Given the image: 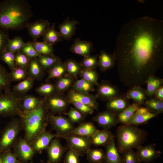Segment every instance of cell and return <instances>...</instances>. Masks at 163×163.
<instances>
[{
  "label": "cell",
  "mask_w": 163,
  "mask_h": 163,
  "mask_svg": "<svg viewBox=\"0 0 163 163\" xmlns=\"http://www.w3.org/2000/svg\"><path fill=\"white\" fill-rule=\"evenodd\" d=\"M113 55L125 86L130 89L145 84L163 65V21L144 16L124 24Z\"/></svg>",
  "instance_id": "obj_1"
},
{
  "label": "cell",
  "mask_w": 163,
  "mask_h": 163,
  "mask_svg": "<svg viewBox=\"0 0 163 163\" xmlns=\"http://www.w3.org/2000/svg\"><path fill=\"white\" fill-rule=\"evenodd\" d=\"M33 15L30 4L26 0L0 1V27L9 30L26 28Z\"/></svg>",
  "instance_id": "obj_2"
},
{
  "label": "cell",
  "mask_w": 163,
  "mask_h": 163,
  "mask_svg": "<svg viewBox=\"0 0 163 163\" xmlns=\"http://www.w3.org/2000/svg\"><path fill=\"white\" fill-rule=\"evenodd\" d=\"M49 112L44 101L36 109L30 111L23 112L20 119L22 130L24 132V139L30 145L38 136L46 130L49 124Z\"/></svg>",
  "instance_id": "obj_3"
},
{
  "label": "cell",
  "mask_w": 163,
  "mask_h": 163,
  "mask_svg": "<svg viewBox=\"0 0 163 163\" xmlns=\"http://www.w3.org/2000/svg\"><path fill=\"white\" fill-rule=\"evenodd\" d=\"M147 135L146 132L136 126L123 124L117 129L116 138L117 149L119 153L134 149L142 145Z\"/></svg>",
  "instance_id": "obj_4"
},
{
  "label": "cell",
  "mask_w": 163,
  "mask_h": 163,
  "mask_svg": "<svg viewBox=\"0 0 163 163\" xmlns=\"http://www.w3.org/2000/svg\"><path fill=\"white\" fill-rule=\"evenodd\" d=\"M22 97L13 91L0 93V115L21 118L23 114L21 107Z\"/></svg>",
  "instance_id": "obj_5"
},
{
  "label": "cell",
  "mask_w": 163,
  "mask_h": 163,
  "mask_svg": "<svg viewBox=\"0 0 163 163\" xmlns=\"http://www.w3.org/2000/svg\"><path fill=\"white\" fill-rule=\"evenodd\" d=\"M22 130L20 119H13L7 124L0 136V153L11 150Z\"/></svg>",
  "instance_id": "obj_6"
},
{
  "label": "cell",
  "mask_w": 163,
  "mask_h": 163,
  "mask_svg": "<svg viewBox=\"0 0 163 163\" xmlns=\"http://www.w3.org/2000/svg\"><path fill=\"white\" fill-rule=\"evenodd\" d=\"M44 104L50 113L65 114L70 104L67 96L63 94L56 93L43 98Z\"/></svg>",
  "instance_id": "obj_7"
},
{
  "label": "cell",
  "mask_w": 163,
  "mask_h": 163,
  "mask_svg": "<svg viewBox=\"0 0 163 163\" xmlns=\"http://www.w3.org/2000/svg\"><path fill=\"white\" fill-rule=\"evenodd\" d=\"M48 120L52 129L56 131L59 138H64L71 133L75 127L68 118L61 115L56 116L49 112Z\"/></svg>",
  "instance_id": "obj_8"
},
{
  "label": "cell",
  "mask_w": 163,
  "mask_h": 163,
  "mask_svg": "<svg viewBox=\"0 0 163 163\" xmlns=\"http://www.w3.org/2000/svg\"><path fill=\"white\" fill-rule=\"evenodd\" d=\"M64 139L66 141L68 149L75 151L80 156L86 154L92 145L90 137L70 133Z\"/></svg>",
  "instance_id": "obj_9"
},
{
  "label": "cell",
  "mask_w": 163,
  "mask_h": 163,
  "mask_svg": "<svg viewBox=\"0 0 163 163\" xmlns=\"http://www.w3.org/2000/svg\"><path fill=\"white\" fill-rule=\"evenodd\" d=\"M13 148V154L21 163L31 161L36 153L31 146L21 137L18 138Z\"/></svg>",
  "instance_id": "obj_10"
},
{
  "label": "cell",
  "mask_w": 163,
  "mask_h": 163,
  "mask_svg": "<svg viewBox=\"0 0 163 163\" xmlns=\"http://www.w3.org/2000/svg\"><path fill=\"white\" fill-rule=\"evenodd\" d=\"M59 137L54 138L46 149L47 163H58L61 161L64 153L68 148L61 143Z\"/></svg>",
  "instance_id": "obj_11"
},
{
  "label": "cell",
  "mask_w": 163,
  "mask_h": 163,
  "mask_svg": "<svg viewBox=\"0 0 163 163\" xmlns=\"http://www.w3.org/2000/svg\"><path fill=\"white\" fill-rule=\"evenodd\" d=\"M97 99L102 101H108L119 95V91L115 86L107 81H104L97 86Z\"/></svg>",
  "instance_id": "obj_12"
},
{
  "label": "cell",
  "mask_w": 163,
  "mask_h": 163,
  "mask_svg": "<svg viewBox=\"0 0 163 163\" xmlns=\"http://www.w3.org/2000/svg\"><path fill=\"white\" fill-rule=\"evenodd\" d=\"M67 96L69 100L79 101L98 110L99 105L96 95L80 93L72 89L69 91Z\"/></svg>",
  "instance_id": "obj_13"
},
{
  "label": "cell",
  "mask_w": 163,
  "mask_h": 163,
  "mask_svg": "<svg viewBox=\"0 0 163 163\" xmlns=\"http://www.w3.org/2000/svg\"><path fill=\"white\" fill-rule=\"evenodd\" d=\"M92 120L104 129L108 130L118 123L116 115L108 109L99 112Z\"/></svg>",
  "instance_id": "obj_14"
},
{
  "label": "cell",
  "mask_w": 163,
  "mask_h": 163,
  "mask_svg": "<svg viewBox=\"0 0 163 163\" xmlns=\"http://www.w3.org/2000/svg\"><path fill=\"white\" fill-rule=\"evenodd\" d=\"M59 137L57 135L45 130L42 132L33 142L31 146L35 153L41 154L46 150L52 140L55 138Z\"/></svg>",
  "instance_id": "obj_15"
},
{
  "label": "cell",
  "mask_w": 163,
  "mask_h": 163,
  "mask_svg": "<svg viewBox=\"0 0 163 163\" xmlns=\"http://www.w3.org/2000/svg\"><path fill=\"white\" fill-rule=\"evenodd\" d=\"M50 24L48 21L41 19L32 22H29L26 28L27 30L29 36L33 40L36 41L42 36Z\"/></svg>",
  "instance_id": "obj_16"
},
{
  "label": "cell",
  "mask_w": 163,
  "mask_h": 163,
  "mask_svg": "<svg viewBox=\"0 0 163 163\" xmlns=\"http://www.w3.org/2000/svg\"><path fill=\"white\" fill-rule=\"evenodd\" d=\"M136 152L140 161L145 163H150L158 158L161 152L156 150L154 145H142L137 149Z\"/></svg>",
  "instance_id": "obj_17"
},
{
  "label": "cell",
  "mask_w": 163,
  "mask_h": 163,
  "mask_svg": "<svg viewBox=\"0 0 163 163\" xmlns=\"http://www.w3.org/2000/svg\"><path fill=\"white\" fill-rule=\"evenodd\" d=\"M129 100L126 98V94L119 95L108 101L106 104V107L117 116L131 105Z\"/></svg>",
  "instance_id": "obj_18"
},
{
  "label": "cell",
  "mask_w": 163,
  "mask_h": 163,
  "mask_svg": "<svg viewBox=\"0 0 163 163\" xmlns=\"http://www.w3.org/2000/svg\"><path fill=\"white\" fill-rule=\"evenodd\" d=\"M92 45L90 41L76 38L71 46L70 50L74 53L85 57L90 55L93 50Z\"/></svg>",
  "instance_id": "obj_19"
},
{
  "label": "cell",
  "mask_w": 163,
  "mask_h": 163,
  "mask_svg": "<svg viewBox=\"0 0 163 163\" xmlns=\"http://www.w3.org/2000/svg\"><path fill=\"white\" fill-rule=\"evenodd\" d=\"M105 147L104 161L106 163H123L122 156L116 147L114 137Z\"/></svg>",
  "instance_id": "obj_20"
},
{
  "label": "cell",
  "mask_w": 163,
  "mask_h": 163,
  "mask_svg": "<svg viewBox=\"0 0 163 163\" xmlns=\"http://www.w3.org/2000/svg\"><path fill=\"white\" fill-rule=\"evenodd\" d=\"M79 23L74 19L65 20L59 27V32L62 38L66 40L71 39L75 34L76 25Z\"/></svg>",
  "instance_id": "obj_21"
},
{
  "label": "cell",
  "mask_w": 163,
  "mask_h": 163,
  "mask_svg": "<svg viewBox=\"0 0 163 163\" xmlns=\"http://www.w3.org/2000/svg\"><path fill=\"white\" fill-rule=\"evenodd\" d=\"M27 70L28 77L34 80L41 81L45 75V70L40 65L37 58L30 59Z\"/></svg>",
  "instance_id": "obj_22"
},
{
  "label": "cell",
  "mask_w": 163,
  "mask_h": 163,
  "mask_svg": "<svg viewBox=\"0 0 163 163\" xmlns=\"http://www.w3.org/2000/svg\"><path fill=\"white\" fill-rule=\"evenodd\" d=\"M43 102V98L26 94L22 97L21 109L24 112L30 111L39 107Z\"/></svg>",
  "instance_id": "obj_23"
},
{
  "label": "cell",
  "mask_w": 163,
  "mask_h": 163,
  "mask_svg": "<svg viewBox=\"0 0 163 163\" xmlns=\"http://www.w3.org/2000/svg\"><path fill=\"white\" fill-rule=\"evenodd\" d=\"M98 130L92 122H82L78 126L75 127L71 133L91 137Z\"/></svg>",
  "instance_id": "obj_24"
},
{
  "label": "cell",
  "mask_w": 163,
  "mask_h": 163,
  "mask_svg": "<svg viewBox=\"0 0 163 163\" xmlns=\"http://www.w3.org/2000/svg\"><path fill=\"white\" fill-rule=\"evenodd\" d=\"M113 137L111 132L109 130H98L91 137V143L95 146H105Z\"/></svg>",
  "instance_id": "obj_25"
},
{
  "label": "cell",
  "mask_w": 163,
  "mask_h": 163,
  "mask_svg": "<svg viewBox=\"0 0 163 163\" xmlns=\"http://www.w3.org/2000/svg\"><path fill=\"white\" fill-rule=\"evenodd\" d=\"M126 96L128 99H132L135 103L140 106L143 104L147 97L145 90L139 86H135L129 89Z\"/></svg>",
  "instance_id": "obj_26"
},
{
  "label": "cell",
  "mask_w": 163,
  "mask_h": 163,
  "mask_svg": "<svg viewBox=\"0 0 163 163\" xmlns=\"http://www.w3.org/2000/svg\"><path fill=\"white\" fill-rule=\"evenodd\" d=\"M98 66L100 70L105 72L113 68L115 64L113 55L101 50L98 56Z\"/></svg>",
  "instance_id": "obj_27"
},
{
  "label": "cell",
  "mask_w": 163,
  "mask_h": 163,
  "mask_svg": "<svg viewBox=\"0 0 163 163\" xmlns=\"http://www.w3.org/2000/svg\"><path fill=\"white\" fill-rule=\"evenodd\" d=\"M55 25L53 24L47 28L42 36L43 41L52 46L62 40L59 32L55 29Z\"/></svg>",
  "instance_id": "obj_28"
},
{
  "label": "cell",
  "mask_w": 163,
  "mask_h": 163,
  "mask_svg": "<svg viewBox=\"0 0 163 163\" xmlns=\"http://www.w3.org/2000/svg\"><path fill=\"white\" fill-rule=\"evenodd\" d=\"M34 81V79L28 77L14 86L13 91L18 95L23 97L33 87Z\"/></svg>",
  "instance_id": "obj_29"
},
{
  "label": "cell",
  "mask_w": 163,
  "mask_h": 163,
  "mask_svg": "<svg viewBox=\"0 0 163 163\" xmlns=\"http://www.w3.org/2000/svg\"><path fill=\"white\" fill-rule=\"evenodd\" d=\"M74 82V78L67 74L57 78L55 84L57 93L63 94L72 87Z\"/></svg>",
  "instance_id": "obj_30"
},
{
  "label": "cell",
  "mask_w": 163,
  "mask_h": 163,
  "mask_svg": "<svg viewBox=\"0 0 163 163\" xmlns=\"http://www.w3.org/2000/svg\"><path fill=\"white\" fill-rule=\"evenodd\" d=\"M163 80L161 78L155 76L149 77L146 82L147 86L145 91L147 97H152L156 91L163 86Z\"/></svg>",
  "instance_id": "obj_31"
},
{
  "label": "cell",
  "mask_w": 163,
  "mask_h": 163,
  "mask_svg": "<svg viewBox=\"0 0 163 163\" xmlns=\"http://www.w3.org/2000/svg\"><path fill=\"white\" fill-rule=\"evenodd\" d=\"M140 106L134 103L117 115L118 123L128 125L138 107Z\"/></svg>",
  "instance_id": "obj_32"
},
{
  "label": "cell",
  "mask_w": 163,
  "mask_h": 163,
  "mask_svg": "<svg viewBox=\"0 0 163 163\" xmlns=\"http://www.w3.org/2000/svg\"><path fill=\"white\" fill-rule=\"evenodd\" d=\"M47 72L48 75L45 80L46 82L51 79L59 78L67 73L65 64L61 61L56 63Z\"/></svg>",
  "instance_id": "obj_33"
},
{
  "label": "cell",
  "mask_w": 163,
  "mask_h": 163,
  "mask_svg": "<svg viewBox=\"0 0 163 163\" xmlns=\"http://www.w3.org/2000/svg\"><path fill=\"white\" fill-rule=\"evenodd\" d=\"M94 85L90 82L81 78L74 82L72 87L76 91L82 94H89L94 91Z\"/></svg>",
  "instance_id": "obj_34"
},
{
  "label": "cell",
  "mask_w": 163,
  "mask_h": 163,
  "mask_svg": "<svg viewBox=\"0 0 163 163\" xmlns=\"http://www.w3.org/2000/svg\"><path fill=\"white\" fill-rule=\"evenodd\" d=\"M29 42L40 55H54L53 46L49 45L43 41L33 40Z\"/></svg>",
  "instance_id": "obj_35"
},
{
  "label": "cell",
  "mask_w": 163,
  "mask_h": 163,
  "mask_svg": "<svg viewBox=\"0 0 163 163\" xmlns=\"http://www.w3.org/2000/svg\"><path fill=\"white\" fill-rule=\"evenodd\" d=\"M86 155L89 163H103L105 161V152L100 149H90Z\"/></svg>",
  "instance_id": "obj_36"
},
{
  "label": "cell",
  "mask_w": 163,
  "mask_h": 163,
  "mask_svg": "<svg viewBox=\"0 0 163 163\" xmlns=\"http://www.w3.org/2000/svg\"><path fill=\"white\" fill-rule=\"evenodd\" d=\"M37 60L41 67L47 71L56 63L61 61L59 57L55 55H40L37 58Z\"/></svg>",
  "instance_id": "obj_37"
},
{
  "label": "cell",
  "mask_w": 163,
  "mask_h": 163,
  "mask_svg": "<svg viewBox=\"0 0 163 163\" xmlns=\"http://www.w3.org/2000/svg\"><path fill=\"white\" fill-rule=\"evenodd\" d=\"M143 104L151 113L159 114L163 112V101L155 97H152L147 98Z\"/></svg>",
  "instance_id": "obj_38"
},
{
  "label": "cell",
  "mask_w": 163,
  "mask_h": 163,
  "mask_svg": "<svg viewBox=\"0 0 163 163\" xmlns=\"http://www.w3.org/2000/svg\"><path fill=\"white\" fill-rule=\"evenodd\" d=\"M11 82L9 73L0 63V91L4 92L11 91Z\"/></svg>",
  "instance_id": "obj_39"
},
{
  "label": "cell",
  "mask_w": 163,
  "mask_h": 163,
  "mask_svg": "<svg viewBox=\"0 0 163 163\" xmlns=\"http://www.w3.org/2000/svg\"><path fill=\"white\" fill-rule=\"evenodd\" d=\"M64 62L66 66L67 74L74 78L80 74L83 69L80 63L74 59H68Z\"/></svg>",
  "instance_id": "obj_40"
},
{
  "label": "cell",
  "mask_w": 163,
  "mask_h": 163,
  "mask_svg": "<svg viewBox=\"0 0 163 163\" xmlns=\"http://www.w3.org/2000/svg\"><path fill=\"white\" fill-rule=\"evenodd\" d=\"M159 114L149 113L140 114L135 113L128 125L136 126L145 123L150 120L156 117Z\"/></svg>",
  "instance_id": "obj_41"
},
{
  "label": "cell",
  "mask_w": 163,
  "mask_h": 163,
  "mask_svg": "<svg viewBox=\"0 0 163 163\" xmlns=\"http://www.w3.org/2000/svg\"><path fill=\"white\" fill-rule=\"evenodd\" d=\"M35 91L38 94L44 97L57 93L55 84L48 82L39 86L36 88Z\"/></svg>",
  "instance_id": "obj_42"
},
{
  "label": "cell",
  "mask_w": 163,
  "mask_h": 163,
  "mask_svg": "<svg viewBox=\"0 0 163 163\" xmlns=\"http://www.w3.org/2000/svg\"><path fill=\"white\" fill-rule=\"evenodd\" d=\"M27 43L23 41L21 37L16 36L9 40L6 49L15 53L20 51Z\"/></svg>",
  "instance_id": "obj_43"
},
{
  "label": "cell",
  "mask_w": 163,
  "mask_h": 163,
  "mask_svg": "<svg viewBox=\"0 0 163 163\" xmlns=\"http://www.w3.org/2000/svg\"><path fill=\"white\" fill-rule=\"evenodd\" d=\"M79 75L82 78L90 82L94 85L97 86L99 84L98 82V74L95 69H83Z\"/></svg>",
  "instance_id": "obj_44"
},
{
  "label": "cell",
  "mask_w": 163,
  "mask_h": 163,
  "mask_svg": "<svg viewBox=\"0 0 163 163\" xmlns=\"http://www.w3.org/2000/svg\"><path fill=\"white\" fill-rule=\"evenodd\" d=\"M9 74L11 82H20L28 77L27 69L19 67H16Z\"/></svg>",
  "instance_id": "obj_45"
},
{
  "label": "cell",
  "mask_w": 163,
  "mask_h": 163,
  "mask_svg": "<svg viewBox=\"0 0 163 163\" xmlns=\"http://www.w3.org/2000/svg\"><path fill=\"white\" fill-rule=\"evenodd\" d=\"M15 53L6 49L0 55V59L8 66L11 71L16 67L15 63Z\"/></svg>",
  "instance_id": "obj_46"
},
{
  "label": "cell",
  "mask_w": 163,
  "mask_h": 163,
  "mask_svg": "<svg viewBox=\"0 0 163 163\" xmlns=\"http://www.w3.org/2000/svg\"><path fill=\"white\" fill-rule=\"evenodd\" d=\"M98 54L84 57L79 63L83 69H95L98 67Z\"/></svg>",
  "instance_id": "obj_47"
},
{
  "label": "cell",
  "mask_w": 163,
  "mask_h": 163,
  "mask_svg": "<svg viewBox=\"0 0 163 163\" xmlns=\"http://www.w3.org/2000/svg\"><path fill=\"white\" fill-rule=\"evenodd\" d=\"M64 114L68 116V118L73 124L82 122L86 116L75 108L72 107Z\"/></svg>",
  "instance_id": "obj_48"
},
{
  "label": "cell",
  "mask_w": 163,
  "mask_h": 163,
  "mask_svg": "<svg viewBox=\"0 0 163 163\" xmlns=\"http://www.w3.org/2000/svg\"><path fill=\"white\" fill-rule=\"evenodd\" d=\"M30 59L21 51L15 53V63L16 67H19L27 69Z\"/></svg>",
  "instance_id": "obj_49"
},
{
  "label": "cell",
  "mask_w": 163,
  "mask_h": 163,
  "mask_svg": "<svg viewBox=\"0 0 163 163\" xmlns=\"http://www.w3.org/2000/svg\"><path fill=\"white\" fill-rule=\"evenodd\" d=\"M123 163H140L136 152L133 149L126 151L122 153Z\"/></svg>",
  "instance_id": "obj_50"
},
{
  "label": "cell",
  "mask_w": 163,
  "mask_h": 163,
  "mask_svg": "<svg viewBox=\"0 0 163 163\" xmlns=\"http://www.w3.org/2000/svg\"><path fill=\"white\" fill-rule=\"evenodd\" d=\"M69 101L76 109L85 116L91 114L94 112L93 109L79 101L74 100H69Z\"/></svg>",
  "instance_id": "obj_51"
},
{
  "label": "cell",
  "mask_w": 163,
  "mask_h": 163,
  "mask_svg": "<svg viewBox=\"0 0 163 163\" xmlns=\"http://www.w3.org/2000/svg\"><path fill=\"white\" fill-rule=\"evenodd\" d=\"M9 39V31L0 27V55L6 49Z\"/></svg>",
  "instance_id": "obj_52"
},
{
  "label": "cell",
  "mask_w": 163,
  "mask_h": 163,
  "mask_svg": "<svg viewBox=\"0 0 163 163\" xmlns=\"http://www.w3.org/2000/svg\"><path fill=\"white\" fill-rule=\"evenodd\" d=\"M80 156L75 151L69 149L65 155L63 163H80Z\"/></svg>",
  "instance_id": "obj_53"
},
{
  "label": "cell",
  "mask_w": 163,
  "mask_h": 163,
  "mask_svg": "<svg viewBox=\"0 0 163 163\" xmlns=\"http://www.w3.org/2000/svg\"><path fill=\"white\" fill-rule=\"evenodd\" d=\"M0 158L2 163H21L11 150L0 153Z\"/></svg>",
  "instance_id": "obj_54"
},
{
  "label": "cell",
  "mask_w": 163,
  "mask_h": 163,
  "mask_svg": "<svg viewBox=\"0 0 163 163\" xmlns=\"http://www.w3.org/2000/svg\"><path fill=\"white\" fill-rule=\"evenodd\" d=\"M21 52L24 53L30 59L37 58L40 55L37 52L31 44L29 42L22 48Z\"/></svg>",
  "instance_id": "obj_55"
},
{
  "label": "cell",
  "mask_w": 163,
  "mask_h": 163,
  "mask_svg": "<svg viewBox=\"0 0 163 163\" xmlns=\"http://www.w3.org/2000/svg\"><path fill=\"white\" fill-rule=\"evenodd\" d=\"M149 113L151 112L147 108L140 106L138 107L135 112V113L140 114H145Z\"/></svg>",
  "instance_id": "obj_56"
},
{
  "label": "cell",
  "mask_w": 163,
  "mask_h": 163,
  "mask_svg": "<svg viewBox=\"0 0 163 163\" xmlns=\"http://www.w3.org/2000/svg\"><path fill=\"white\" fill-rule=\"evenodd\" d=\"M155 98L163 101V87H160L155 92Z\"/></svg>",
  "instance_id": "obj_57"
},
{
  "label": "cell",
  "mask_w": 163,
  "mask_h": 163,
  "mask_svg": "<svg viewBox=\"0 0 163 163\" xmlns=\"http://www.w3.org/2000/svg\"><path fill=\"white\" fill-rule=\"evenodd\" d=\"M29 163H34L33 162V161H31Z\"/></svg>",
  "instance_id": "obj_58"
},
{
  "label": "cell",
  "mask_w": 163,
  "mask_h": 163,
  "mask_svg": "<svg viewBox=\"0 0 163 163\" xmlns=\"http://www.w3.org/2000/svg\"><path fill=\"white\" fill-rule=\"evenodd\" d=\"M0 163H2L1 160V159H0Z\"/></svg>",
  "instance_id": "obj_59"
},
{
  "label": "cell",
  "mask_w": 163,
  "mask_h": 163,
  "mask_svg": "<svg viewBox=\"0 0 163 163\" xmlns=\"http://www.w3.org/2000/svg\"><path fill=\"white\" fill-rule=\"evenodd\" d=\"M41 163H44V162H42Z\"/></svg>",
  "instance_id": "obj_60"
}]
</instances>
